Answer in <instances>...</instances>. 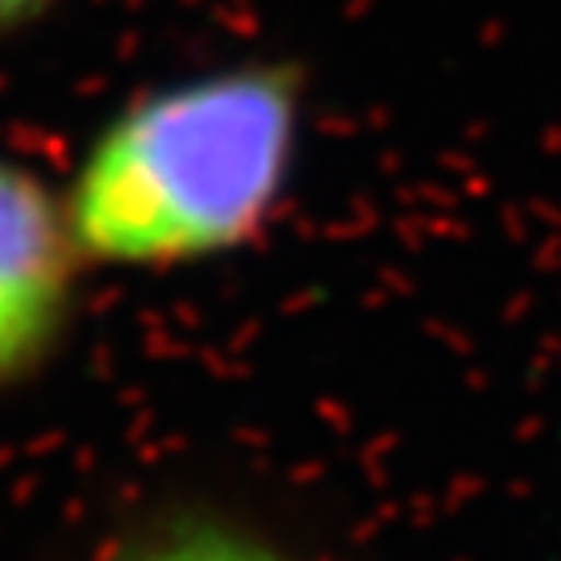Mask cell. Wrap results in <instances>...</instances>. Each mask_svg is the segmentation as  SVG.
I'll use <instances>...</instances> for the list:
<instances>
[{"label": "cell", "mask_w": 561, "mask_h": 561, "mask_svg": "<svg viewBox=\"0 0 561 561\" xmlns=\"http://www.w3.org/2000/svg\"><path fill=\"white\" fill-rule=\"evenodd\" d=\"M296 80L241 67L180 83L101 134L71 192V241L104 262H180L238 245L279 196Z\"/></svg>", "instance_id": "6da1fadb"}, {"label": "cell", "mask_w": 561, "mask_h": 561, "mask_svg": "<svg viewBox=\"0 0 561 561\" xmlns=\"http://www.w3.org/2000/svg\"><path fill=\"white\" fill-rule=\"evenodd\" d=\"M67 241L46 187L0 162V382L34 366L59 333L71 275Z\"/></svg>", "instance_id": "7a4b0ae2"}, {"label": "cell", "mask_w": 561, "mask_h": 561, "mask_svg": "<svg viewBox=\"0 0 561 561\" xmlns=\"http://www.w3.org/2000/svg\"><path fill=\"white\" fill-rule=\"evenodd\" d=\"M125 561H279L275 553H266L262 545L233 537L225 528H180V533H167L159 541L138 545Z\"/></svg>", "instance_id": "3957f363"}, {"label": "cell", "mask_w": 561, "mask_h": 561, "mask_svg": "<svg viewBox=\"0 0 561 561\" xmlns=\"http://www.w3.org/2000/svg\"><path fill=\"white\" fill-rule=\"evenodd\" d=\"M42 4H50V0H0V25L30 18V13H38Z\"/></svg>", "instance_id": "277c9868"}]
</instances>
